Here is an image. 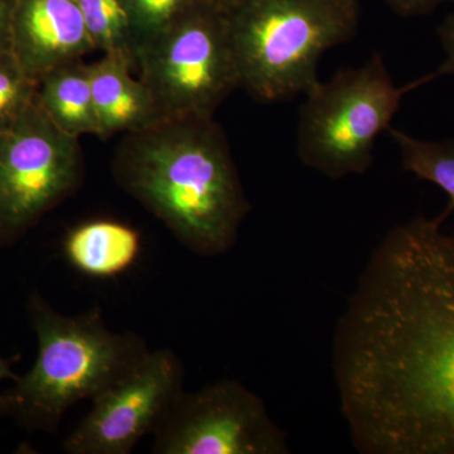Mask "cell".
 Masks as SVG:
<instances>
[{
	"label": "cell",
	"instance_id": "13",
	"mask_svg": "<svg viewBox=\"0 0 454 454\" xmlns=\"http://www.w3.org/2000/svg\"><path fill=\"white\" fill-rule=\"evenodd\" d=\"M35 100L57 128L68 136L100 134L89 64L83 59L53 68L37 82Z\"/></svg>",
	"mask_w": 454,
	"mask_h": 454
},
{
	"label": "cell",
	"instance_id": "1",
	"mask_svg": "<svg viewBox=\"0 0 454 454\" xmlns=\"http://www.w3.org/2000/svg\"><path fill=\"white\" fill-rule=\"evenodd\" d=\"M419 216L373 250L333 336V369L363 454H454V235Z\"/></svg>",
	"mask_w": 454,
	"mask_h": 454
},
{
	"label": "cell",
	"instance_id": "6",
	"mask_svg": "<svg viewBox=\"0 0 454 454\" xmlns=\"http://www.w3.org/2000/svg\"><path fill=\"white\" fill-rule=\"evenodd\" d=\"M137 68L162 121L214 118L239 88L225 13L212 3L179 18L138 51Z\"/></svg>",
	"mask_w": 454,
	"mask_h": 454
},
{
	"label": "cell",
	"instance_id": "2",
	"mask_svg": "<svg viewBox=\"0 0 454 454\" xmlns=\"http://www.w3.org/2000/svg\"><path fill=\"white\" fill-rule=\"evenodd\" d=\"M119 186L190 252L223 255L252 206L214 118L162 121L125 134L112 163Z\"/></svg>",
	"mask_w": 454,
	"mask_h": 454
},
{
	"label": "cell",
	"instance_id": "9",
	"mask_svg": "<svg viewBox=\"0 0 454 454\" xmlns=\"http://www.w3.org/2000/svg\"><path fill=\"white\" fill-rule=\"evenodd\" d=\"M181 358L149 349L127 375L91 399L88 414L64 442L68 454H130L184 390Z\"/></svg>",
	"mask_w": 454,
	"mask_h": 454
},
{
	"label": "cell",
	"instance_id": "4",
	"mask_svg": "<svg viewBox=\"0 0 454 454\" xmlns=\"http://www.w3.org/2000/svg\"><path fill=\"white\" fill-rule=\"evenodd\" d=\"M223 12L239 88L262 103L304 97L322 56L358 26L357 0H247Z\"/></svg>",
	"mask_w": 454,
	"mask_h": 454
},
{
	"label": "cell",
	"instance_id": "18",
	"mask_svg": "<svg viewBox=\"0 0 454 454\" xmlns=\"http://www.w3.org/2000/svg\"><path fill=\"white\" fill-rule=\"evenodd\" d=\"M454 4V0H452ZM438 35L441 38L442 46L446 51V59L441 67L435 71V74L442 76V74H453L454 76V8L448 14L444 22L438 28Z\"/></svg>",
	"mask_w": 454,
	"mask_h": 454
},
{
	"label": "cell",
	"instance_id": "20",
	"mask_svg": "<svg viewBox=\"0 0 454 454\" xmlns=\"http://www.w3.org/2000/svg\"><path fill=\"white\" fill-rule=\"evenodd\" d=\"M384 2L402 16H419V14L428 13L446 0H384Z\"/></svg>",
	"mask_w": 454,
	"mask_h": 454
},
{
	"label": "cell",
	"instance_id": "12",
	"mask_svg": "<svg viewBox=\"0 0 454 454\" xmlns=\"http://www.w3.org/2000/svg\"><path fill=\"white\" fill-rule=\"evenodd\" d=\"M71 268L92 279H114L138 262L142 236L134 227L115 220H90L73 227L62 241Z\"/></svg>",
	"mask_w": 454,
	"mask_h": 454
},
{
	"label": "cell",
	"instance_id": "16",
	"mask_svg": "<svg viewBox=\"0 0 454 454\" xmlns=\"http://www.w3.org/2000/svg\"><path fill=\"white\" fill-rule=\"evenodd\" d=\"M216 0H125L138 51L155 35L190 12Z\"/></svg>",
	"mask_w": 454,
	"mask_h": 454
},
{
	"label": "cell",
	"instance_id": "11",
	"mask_svg": "<svg viewBox=\"0 0 454 454\" xmlns=\"http://www.w3.org/2000/svg\"><path fill=\"white\" fill-rule=\"evenodd\" d=\"M89 70L100 138L133 133L162 121L148 89L131 74L134 67L129 61L103 55L89 64Z\"/></svg>",
	"mask_w": 454,
	"mask_h": 454
},
{
	"label": "cell",
	"instance_id": "21",
	"mask_svg": "<svg viewBox=\"0 0 454 454\" xmlns=\"http://www.w3.org/2000/svg\"><path fill=\"white\" fill-rule=\"evenodd\" d=\"M7 379L16 381L18 376L12 372V367L7 361L0 356V382L7 380ZM3 414H7V397H5V394H0V415Z\"/></svg>",
	"mask_w": 454,
	"mask_h": 454
},
{
	"label": "cell",
	"instance_id": "3",
	"mask_svg": "<svg viewBox=\"0 0 454 454\" xmlns=\"http://www.w3.org/2000/svg\"><path fill=\"white\" fill-rule=\"evenodd\" d=\"M27 312L37 337V357L5 397L7 414L28 430L55 432L71 406L94 399L149 351L138 334L110 331L100 307L64 316L35 292Z\"/></svg>",
	"mask_w": 454,
	"mask_h": 454
},
{
	"label": "cell",
	"instance_id": "8",
	"mask_svg": "<svg viewBox=\"0 0 454 454\" xmlns=\"http://www.w3.org/2000/svg\"><path fill=\"white\" fill-rule=\"evenodd\" d=\"M153 435L154 454L291 453L262 397L230 379L182 391Z\"/></svg>",
	"mask_w": 454,
	"mask_h": 454
},
{
	"label": "cell",
	"instance_id": "22",
	"mask_svg": "<svg viewBox=\"0 0 454 454\" xmlns=\"http://www.w3.org/2000/svg\"><path fill=\"white\" fill-rule=\"evenodd\" d=\"M245 2H247V0H216V4L219 5L221 11H229V9L243 4Z\"/></svg>",
	"mask_w": 454,
	"mask_h": 454
},
{
	"label": "cell",
	"instance_id": "19",
	"mask_svg": "<svg viewBox=\"0 0 454 454\" xmlns=\"http://www.w3.org/2000/svg\"><path fill=\"white\" fill-rule=\"evenodd\" d=\"M17 0H0V53L12 51V29Z\"/></svg>",
	"mask_w": 454,
	"mask_h": 454
},
{
	"label": "cell",
	"instance_id": "14",
	"mask_svg": "<svg viewBox=\"0 0 454 454\" xmlns=\"http://www.w3.org/2000/svg\"><path fill=\"white\" fill-rule=\"evenodd\" d=\"M387 134L399 148L403 169L435 184L450 197L443 212L444 216H450L454 211V140L418 139L393 127Z\"/></svg>",
	"mask_w": 454,
	"mask_h": 454
},
{
	"label": "cell",
	"instance_id": "5",
	"mask_svg": "<svg viewBox=\"0 0 454 454\" xmlns=\"http://www.w3.org/2000/svg\"><path fill=\"white\" fill-rule=\"evenodd\" d=\"M434 73L405 86L391 79L384 57L346 68L310 89L301 106L297 153L325 177L363 175L373 160L376 140L391 127L403 98L435 79Z\"/></svg>",
	"mask_w": 454,
	"mask_h": 454
},
{
	"label": "cell",
	"instance_id": "10",
	"mask_svg": "<svg viewBox=\"0 0 454 454\" xmlns=\"http://www.w3.org/2000/svg\"><path fill=\"white\" fill-rule=\"evenodd\" d=\"M94 51L76 0H17L12 52L35 82Z\"/></svg>",
	"mask_w": 454,
	"mask_h": 454
},
{
	"label": "cell",
	"instance_id": "7",
	"mask_svg": "<svg viewBox=\"0 0 454 454\" xmlns=\"http://www.w3.org/2000/svg\"><path fill=\"white\" fill-rule=\"evenodd\" d=\"M79 138L57 128L37 100L0 133V247L13 245L82 184Z\"/></svg>",
	"mask_w": 454,
	"mask_h": 454
},
{
	"label": "cell",
	"instance_id": "15",
	"mask_svg": "<svg viewBox=\"0 0 454 454\" xmlns=\"http://www.w3.org/2000/svg\"><path fill=\"white\" fill-rule=\"evenodd\" d=\"M97 51L122 57L137 68V44L125 0H76Z\"/></svg>",
	"mask_w": 454,
	"mask_h": 454
},
{
	"label": "cell",
	"instance_id": "17",
	"mask_svg": "<svg viewBox=\"0 0 454 454\" xmlns=\"http://www.w3.org/2000/svg\"><path fill=\"white\" fill-rule=\"evenodd\" d=\"M37 82L12 51L0 53V133L12 129L35 104Z\"/></svg>",
	"mask_w": 454,
	"mask_h": 454
}]
</instances>
